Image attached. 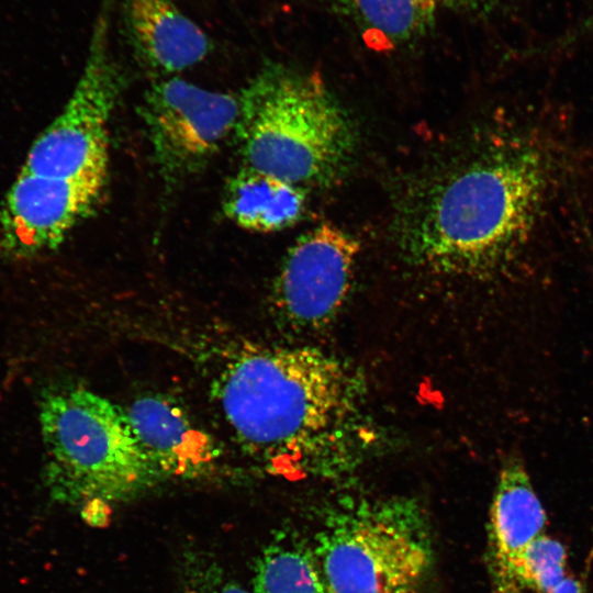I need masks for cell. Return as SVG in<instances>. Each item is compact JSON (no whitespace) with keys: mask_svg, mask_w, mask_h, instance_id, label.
Here are the masks:
<instances>
[{"mask_svg":"<svg viewBox=\"0 0 593 593\" xmlns=\"http://www.w3.org/2000/svg\"><path fill=\"white\" fill-rule=\"evenodd\" d=\"M560 163L539 130L511 126L418 198L405 215V248L441 271L480 277L510 268L545 222Z\"/></svg>","mask_w":593,"mask_h":593,"instance_id":"6da1fadb","label":"cell"},{"mask_svg":"<svg viewBox=\"0 0 593 593\" xmlns=\"http://www.w3.org/2000/svg\"><path fill=\"white\" fill-rule=\"evenodd\" d=\"M214 391L242 448L276 469L316 463L357 426L362 400L355 372L309 346L248 348Z\"/></svg>","mask_w":593,"mask_h":593,"instance_id":"7a4b0ae2","label":"cell"},{"mask_svg":"<svg viewBox=\"0 0 593 593\" xmlns=\"http://www.w3.org/2000/svg\"><path fill=\"white\" fill-rule=\"evenodd\" d=\"M235 130L244 166L302 188L337 178L356 146L348 114L321 78L282 65L244 89Z\"/></svg>","mask_w":593,"mask_h":593,"instance_id":"3957f363","label":"cell"},{"mask_svg":"<svg viewBox=\"0 0 593 593\" xmlns=\"http://www.w3.org/2000/svg\"><path fill=\"white\" fill-rule=\"evenodd\" d=\"M43 480L58 502L128 501L165 479L141 446L124 409L79 385L44 390Z\"/></svg>","mask_w":593,"mask_h":593,"instance_id":"277c9868","label":"cell"},{"mask_svg":"<svg viewBox=\"0 0 593 593\" xmlns=\"http://www.w3.org/2000/svg\"><path fill=\"white\" fill-rule=\"evenodd\" d=\"M312 549L332 593H421L434 558L426 515L407 497L335 506Z\"/></svg>","mask_w":593,"mask_h":593,"instance_id":"5b68a950","label":"cell"},{"mask_svg":"<svg viewBox=\"0 0 593 593\" xmlns=\"http://www.w3.org/2000/svg\"><path fill=\"white\" fill-rule=\"evenodd\" d=\"M119 88L110 51V7L103 3L82 74L61 111L33 142L18 175L58 182L105 180L108 126Z\"/></svg>","mask_w":593,"mask_h":593,"instance_id":"8992f818","label":"cell"},{"mask_svg":"<svg viewBox=\"0 0 593 593\" xmlns=\"http://www.w3.org/2000/svg\"><path fill=\"white\" fill-rule=\"evenodd\" d=\"M359 251V242L333 224L300 236L273 284V304L281 317L295 329L327 327L347 300Z\"/></svg>","mask_w":593,"mask_h":593,"instance_id":"52a82bcc","label":"cell"},{"mask_svg":"<svg viewBox=\"0 0 593 593\" xmlns=\"http://www.w3.org/2000/svg\"><path fill=\"white\" fill-rule=\"evenodd\" d=\"M239 98L180 78L154 85L144 119L155 154L170 171H182L212 155L236 127Z\"/></svg>","mask_w":593,"mask_h":593,"instance_id":"ba28073f","label":"cell"},{"mask_svg":"<svg viewBox=\"0 0 593 593\" xmlns=\"http://www.w3.org/2000/svg\"><path fill=\"white\" fill-rule=\"evenodd\" d=\"M104 182L16 175L0 205V258L25 259L55 248L93 205Z\"/></svg>","mask_w":593,"mask_h":593,"instance_id":"9c48e42d","label":"cell"},{"mask_svg":"<svg viewBox=\"0 0 593 593\" xmlns=\"http://www.w3.org/2000/svg\"><path fill=\"white\" fill-rule=\"evenodd\" d=\"M546 514L518 455L501 468L489 521V563L496 593H521L514 567L523 551L544 534Z\"/></svg>","mask_w":593,"mask_h":593,"instance_id":"30bf717a","label":"cell"},{"mask_svg":"<svg viewBox=\"0 0 593 593\" xmlns=\"http://www.w3.org/2000/svg\"><path fill=\"white\" fill-rule=\"evenodd\" d=\"M124 410L141 446L164 478H195L215 462L219 452L213 439L174 400L145 394Z\"/></svg>","mask_w":593,"mask_h":593,"instance_id":"8fae6325","label":"cell"},{"mask_svg":"<svg viewBox=\"0 0 593 593\" xmlns=\"http://www.w3.org/2000/svg\"><path fill=\"white\" fill-rule=\"evenodd\" d=\"M123 4L131 43L152 67L174 74L210 53L208 35L172 0H124Z\"/></svg>","mask_w":593,"mask_h":593,"instance_id":"7c38bea8","label":"cell"},{"mask_svg":"<svg viewBox=\"0 0 593 593\" xmlns=\"http://www.w3.org/2000/svg\"><path fill=\"white\" fill-rule=\"evenodd\" d=\"M306 206L304 188L246 166L228 181L223 210L239 227L272 233L294 225Z\"/></svg>","mask_w":593,"mask_h":593,"instance_id":"4fadbf2b","label":"cell"},{"mask_svg":"<svg viewBox=\"0 0 593 593\" xmlns=\"http://www.w3.org/2000/svg\"><path fill=\"white\" fill-rule=\"evenodd\" d=\"M336 12L373 44L395 47L424 36L440 0H329Z\"/></svg>","mask_w":593,"mask_h":593,"instance_id":"5bb4252c","label":"cell"},{"mask_svg":"<svg viewBox=\"0 0 593 593\" xmlns=\"http://www.w3.org/2000/svg\"><path fill=\"white\" fill-rule=\"evenodd\" d=\"M255 593H332L312 546L293 530L281 529L254 560Z\"/></svg>","mask_w":593,"mask_h":593,"instance_id":"9a60e30c","label":"cell"},{"mask_svg":"<svg viewBox=\"0 0 593 593\" xmlns=\"http://www.w3.org/2000/svg\"><path fill=\"white\" fill-rule=\"evenodd\" d=\"M567 552L551 537H537L521 555L514 567V580L523 589L549 593L566 577Z\"/></svg>","mask_w":593,"mask_h":593,"instance_id":"2e32d148","label":"cell"},{"mask_svg":"<svg viewBox=\"0 0 593 593\" xmlns=\"http://www.w3.org/2000/svg\"><path fill=\"white\" fill-rule=\"evenodd\" d=\"M182 593H255L235 580L224 567L203 550L187 551L180 562Z\"/></svg>","mask_w":593,"mask_h":593,"instance_id":"e0dca14e","label":"cell"},{"mask_svg":"<svg viewBox=\"0 0 593 593\" xmlns=\"http://www.w3.org/2000/svg\"><path fill=\"white\" fill-rule=\"evenodd\" d=\"M110 512V504L100 500L89 501L81 506L83 521L94 527H102L108 524Z\"/></svg>","mask_w":593,"mask_h":593,"instance_id":"ac0fdd59","label":"cell"},{"mask_svg":"<svg viewBox=\"0 0 593 593\" xmlns=\"http://www.w3.org/2000/svg\"><path fill=\"white\" fill-rule=\"evenodd\" d=\"M441 4H445L451 9L463 10V11H474L482 8H486L492 4L495 0H440Z\"/></svg>","mask_w":593,"mask_h":593,"instance_id":"d6986e66","label":"cell"},{"mask_svg":"<svg viewBox=\"0 0 593 593\" xmlns=\"http://www.w3.org/2000/svg\"><path fill=\"white\" fill-rule=\"evenodd\" d=\"M549 593H584V589L580 581L566 575Z\"/></svg>","mask_w":593,"mask_h":593,"instance_id":"ffe728a7","label":"cell"}]
</instances>
